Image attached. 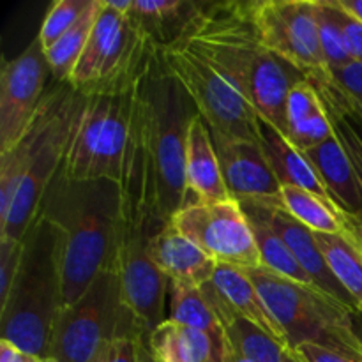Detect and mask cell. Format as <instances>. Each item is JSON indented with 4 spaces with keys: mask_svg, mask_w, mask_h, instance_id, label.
Segmentation results:
<instances>
[{
    "mask_svg": "<svg viewBox=\"0 0 362 362\" xmlns=\"http://www.w3.org/2000/svg\"><path fill=\"white\" fill-rule=\"evenodd\" d=\"M179 41L225 74L255 112L286 136L288 92L306 76L262 42L247 2L200 4Z\"/></svg>",
    "mask_w": 362,
    "mask_h": 362,
    "instance_id": "obj_2",
    "label": "cell"
},
{
    "mask_svg": "<svg viewBox=\"0 0 362 362\" xmlns=\"http://www.w3.org/2000/svg\"><path fill=\"white\" fill-rule=\"evenodd\" d=\"M85 99L73 85L55 83L27 133L0 154L2 240H23L37 218L42 197L66 161Z\"/></svg>",
    "mask_w": 362,
    "mask_h": 362,
    "instance_id": "obj_4",
    "label": "cell"
},
{
    "mask_svg": "<svg viewBox=\"0 0 362 362\" xmlns=\"http://www.w3.org/2000/svg\"><path fill=\"white\" fill-rule=\"evenodd\" d=\"M262 300L278 322L290 350L304 343L324 346L362 362V346L346 304L315 285H303L269 269H247Z\"/></svg>",
    "mask_w": 362,
    "mask_h": 362,
    "instance_id": "obj_6",
    "label": "cell"
},
{
    "mask_svg": "<svg viewBox=\"0 0 362 362\" xmlns=\"http://www.w3.org/2000/svg\"><path fill=\"white\" fill-rule=\"evenodd\" d=\"M296 356L303 362H359L349 356L334 352V350L324 349V346L311 345V343H304L293 349Z\"/></svg>",
    "mask_w": 362,
    "mask_h": 362,
    "instance_id": "obj_37",
    "label": "cell"
},
{
    "mask_svg": "<svg viewBox=\"0 0 362 362\" xmlns=\"http://www.w3.org/2000/svg\"><path fill=\"white\" fill-rule=\"evenodd\" d=\"M223 362H251L243 354L237 352L232 345L225 339V350H223Z\"/></svg>",
    "mask_w": 362,
    "mask_h": 362,
    "instance_id": "obj_41",
    "label": "cell"
},
{
    "mask_svg": "<svg viewBox=\"0 0 362 362\" xmlns=\"http://www.w3.org/2000/svg\"><path fill=\"white\" fill-rule=\"evenodd\" d=\"M99 2L101 0H92L90 6L87 7L80 20L76 21L74 27H71L55 45L49 49H46V60H48L52 76L55 78L57 83H67L87 46L90 32L94 28L95 18H98Z\"/></svg>",
    "mask_w": 362,
    "mask_h": 362,
    "instance_id": "obj_29",
    "label": "cell"
},
{
    "mask_svg": "<svg viewBox=\"0 0 362 362\" xmlns=\"http://www.w3.org/2000/svg\"><path fill=\"white\" fill-rule=\"evenodd\" d=\"M339 7L362 23V0H338Z\"/></svg>",
    "mask_w": 362,
    "mask_h": 362,
    "instance_id": "obj_40",
    "label": "cell"
},
{
    "mask_svg": "<svg viewBox=\"0 0 362 362\" xmlns=\"http://www.w3.org/2000/svg\"><path fill=\"white\" fill-rule=\"evenodd\" d=\"M265 207H267V218L271 221V226L285 240L288 250L292 251L300 267L310 276L315 286L324 290L325 293L332 296L334 299L341 300L350 310L357 311L352 297L339 285L338 279L334 278V274L329 269L327 262H325L324 255L318 247L317 239H315V233L304 225H300L296 218H292L279 204H265Z\"/></svg>",
    "mask_w": 362,
    "mask_h": 362,
    "instance_id": "obj_18",
    "label": "cell"
},
{
    "mask_svg": "<svg viewBox=\"0 0 362 362\" xmlns=\"http://www.w3.org/2000/svg\"><path fill=\"white\" fill-rule=\"evenodd\" d=\"M258 141L265 152L269 165L274 170L281 186H297L318 194L329 204H334L318 177L317 170L303 151L296 147L281 131L258 115ZM336 205V204H334ZM338 207V205H336Z\"/></svg>",
    "mask_w": 362,
    "mask_h": 362,
    "instance_id": "obj_21",
    "label": "cell"
},
{
    "mask_svg": "<svg viewBox=\"0 0 362 362\" xmlns=\"http://www.w3.org/2000/svg\"><path fill=\"white\" fill-rule=\"evenodd\" d=\"M163 228L148 223H126L115 267L124 304L151 332L168 320L165 308L170 281L148 257V243Z\"/></svg>",
    "mask_w": 362,
    "mask_h": 362,
    "instance_id": "obj_13",
    "label": "cell"
},
{
    "mask_svg": "<svg viewBox=\"0 0 362 362\" xmlns=\"http://www.w3.org/2000/svg\"><path fill=\"white\" fill-rule=\"evenodd\" d=\"M46 362H60V361H57V359H52V357H49V359H46Z\"/></svg>",
    "mask_w": 362,
    "mask_h": 362,
    "instance_id": "obj_45",
    "label": "cell"
},
{
    "mask_svg": "<svg viewBox=\"0 0 362 362\" xmlns=\"http://www.w3.org/2000/svg\"><path fill=\"white\" fill-rule=\"evenodd\" d=\"M0 362H46V359L21 352L11 343L0 339Z\"/></svg>",
    "mask_w": 362,
    "mask_h": 362,
    "instance_id": "obj_38",
    "label": "cell"
},
{
    "mask_svg": "<svg viewBox=\"0 0 362 362\" xmlns=\"http://www.w3.org/2000/svg\"><path fill=\"white\" fill-rule=\"evenodd\" d=\"M151 332L145 329L113 339L108 346L106 362H156L148 345Z\"/></svg>",
    "mask_w": 362,
    "mask_h": 362,
    "instance_id": "obj_33",
    "label": "cell"
},
{
    "mask_svg": "<svg viewBox=\"0 0 362 362\" xmlns=\"http://www.w3.org/2000/svg\"><path fill=\"white\" fill-rule=\"evenodd\" d=\"M200 9L197 2L180 0H134L129 16L145 37L158 49L172 46L186 32L187 25Z\"/></svg>",
    "mask_w": 362,
    "mask_h": 362,
    "instance_id": "obj_24",
    "label": "cell"
},
{
    "mask_svg": "<svg viewBox=\"0 0 362 362\" xmlns=\"http://www.w3.org/2000/svg\"><path fill=\"white\" fill-rule=\"evenodd\" d=\"M90 2L92 0H57L49 6L37 34L45 52L52 48L71 27L76 25Z\"/></svg>",
    "mask_w": 362,
    "mask_h": 362,
    "instance_id": "obj_31",
    "label": "cell"
},
{
    "mask_svg": "<svg viewBox=\"0 0 362 362\" xmlns=\"http://www.w3.org/2000/svg\"><path fill=\"white\" fill-rule=\"evenodd\" d=\"M283 362H303V361L296 356V352H293V350L286 349L285 356H283Z\"/></svg>",
    "mask_w": 362,
    "mask_h": 362,
    "instance_id": "obj_43",
    "label": "cell"
},
{
    "mask_svg": "<svg viewBox=\"0 0 362 362\" xmlns=\"http://www.w3.org/2000/svg\"><path fill=\"white\" fill-rule=\"evenodd\" d=\"M317 20L322 53L329 69H339L354 62L336 18L332 0H317Z\"/></svg>",
    "mask_w": 362,
    "mask_h": 362,
    "instance_id": "obj_30",
    "label": "cell"
},
{
    "mask_svg": "<svg viewBox=\"0 0 362 362\" xmlns=\"http://www.w3.org/2000/svg\"><path fill=\"white\" fill-rule=\"evenodd\" d=\"M156 53L158 48L129 14L101 0L90 37L67 83L85 95L126 90L144 78Z\"/></svg>",
    "mask_w": 362,
    "mask_h": 362,
    "instance_id": "obj_8",
    "label": "cell"
},
{
    "mask_svg": "<svg viewBox=\"0 0 362 362\" xmlns=\"http://www.w3.org/2000/svg\"><path fill=\"white\" fill-rule=\"evenodd\" d=\"M251 23L262 42L313 85H327L331 69L318 35L317 0H250Z\"/></svg>",
    "mask_w": 362,
    "mask_h": 362,
    "instance_id": "obj_11",
    "label": "cell"
},
{
    "mask_svg": "<svg viewBox=\"0 0 362 362\" xmlns=\"http://www.w3.org/2000/svg\"><path fill=\"white\" fill-rule=\"evenodd\" d=\"M106 356H108V349H106L105 352H101V356H99L94 362H106Z\"/></svg>",
    "mask_w": 362,
    "mask_h": 362,
    "instance_id": "obj_44",
    "label": "cell"
},
{
    "mask_svg": "<svg viewBox=\"0 0 362 362\" xmlns=\"http://www.w3.org/2000/svg\"><path fill=\"white\" fill-rule=\"evenodd\" d=\"M148 345L156 362H223L225 350V343H216L205 332L173 320L158 325Z\"/></svg>",
    "mask_w": 362,
    "mask_h": 362,
    "instance_id": "obj_23",
    "label": "cell"
},
{
    "mask_svg": "<svg viewBox=\"0 0 362 362\" xmlns=\"http://www.w3.org/2000/svg\"><path fill=\"white\" fill-rule=\"evenodd\" d=\"M138 329L148 331L124 304L117 269L105 271L80 299L62 308L53 327L49 357L60 362H94L113 339Z\"/></svg>",
    "mask_w": 362,
    "mask_h": 362,
    "instance_id": "obj_9",
    "label": "cell"
},
{
    "mask_svg": "<svg viewBox=\"0 0 362 362\" xmlns=\"http://www.w3.org/2000/svg\"><path fill=\"white\" fill-rule=\"evenodd\" d=\"M352 322H354V331H356L357 338H359L361 346H362V311H354Z\"/></svg>",
    "mask_w": 362,
    "mask_h": 362,
    "instance_id": "obj_42",
    "label": "cell"
},
{
    "mask_svg": "<svg viewBox=\"0 0 362 362\" xmlns=\"http://www.w3.org/2000/svg\"><path fill=\"white\" fill-rule=\"evenodd\" d=\"M148 257L170 283L198 288L212 281L218 265L172 223L152 237Z\"/></svg>",
    "mask_w": 362,
    "mask_h": 362,
    "instance_id": "obj_17",
    "label": "cell"
},
{
    "mask_svg": "<svg viewBox=\"0 0 362 362\" xmlns=\"http://www.w3.org/2000/svg\"><path fill=\"white\" fill-rule=\"evenodd\" d=\"M345 218V233L357 244V247L362 253V216H356V218H350V216H343Z\"/></svg>",
    "mask_w": 362,
    "mask_h": 362,
    "instance_id": "obj_39",
    "label": "cell"
},
{
    "mask_svg": "<svg viewBox=\"0 0 362 362\" xmlns=\"http://www.w3.org/2000/svg\"><path fill=\"white\" fill-rule=\"evenodd\" d=\"M315 239L334 278L362 311V253L357 244L346 233H315Z\"/></svg>",
    "mask_w": 362,
    "mask_h": 362,
    "instance_id": "obj_27",
    "label": "cell"
},
{
    "mask_svg": "<svg viewBox=\"0 0 362 362\" xmlns=\"http://www.w3.org/2000/svg\"><path fill=\"white\" fill-rule=\"evenodd\" d=\"M52 73L37 37L0 71V154L13 148L27 133L46 95Z\"/></svg>",
    "mask_w": 362,
    "mask_h": 362,
    "instance_id": "obj_14",
    "label": "cell"
},
{
    "mask_svg": "<svg viewBox=\"0 0 362 362\" xmlns=\"http://www.w3.org/2000/svg\"><path fill=\"white\" fill-rule=\"evenodd\" d=\"M279 204L300 225L315 233H345V218L334 204L297 186H281Z\"/></svg>",
    "mask_w": 362,
    "mask_h": 362,
    "instance_id": "obj_28",
    "label": "cell"
},
{
    "mask_svg": "<svg viewBox=\"0 0 362 362\" xmlns=\"http://www.w3.org/2000/svg\"><path fill=\"white\" fill-rule=\"evenodd\" d=\"M23 255V240L0 239V303L9 293Z\"/></svg>",
    "mask_w": 362,
    "mask_h": 362,
    "instance_id": "obj_35",
    "label": "cell"
},
{
    "mask_svg": "<svg viewBox=\"0 0 362 362\" xmlns=\"http://www.w3.org/2000/svg\"><path fill=\"white\" fill-rule=\"evenodd\" d=\"M39 214L62 232V293L67 308L101 272L117 267L124 237L122 186L115 180H74L60 172L42 197Z\"/></svg>",
    "mask_w": 362,
    "mask_h": 362,
    "instance_id": "obj_3",
    "label": "cell"
},
{
    "mask_svg": "<svg viewBox=\"0 0 362 362\" xmlns=\"http://www.w3.org/2000/svg\"><path fill=\"white\" fill-rule=\"evenodd\" d=\"M223 179L237 202L279 204L281 182L258 140H228L212 133ZM281 205V204H279Z\"/></svg>",
    "mask_w": 362,
    "mask_h": 362,
    "instance_id": "obj_15",
    "label": "cell"
},
{
    "mask_svg": "<svg viewBox=\"0 0 362 362\" xmlns=\"http://www.w3.org/2000/svg\"><path fill=\"white\" fill-rule=\"evenodd\" d=\"M331 78L349 103L354 117L362 124V62H350L339 69H331Z\"/></svg>",
    "mask_w": 362,
    "mask_h": 362,
    "instance_id": "obj_34",
    "label": "cell"
},
{
    "mask_svg": "<svg viewBox=\"0 0 362 362\" xmlns=\"http://www.w3.org/2000/svg\"><path fill=\"white\" fill-rule=\"evenodd\" d=\"M186 182L189 204H218L233 200L223 179L212 133L200 115H194L187 131Z\"/></svg>",
    "mask_w": 362,
    "mask_h": 362,
    "instance_id": "obj_16",
    "label": "cell"
},
{
    "mask_svg": "<svg viewBox=\"0 0 362 362\" xmlns=\"http://www.w3.org/2000/svg\"><path fill=\"white\" fill-rule=\"evenodd\" d=\"M170 315L168 320L179 322L187 327L198 329L211 336L216 343H225V331L216 311L214 300L207 288L170 283Z\"/></svg>",
    "mask_w": 362,
    "mask_h": 362,
    "instance_id": "obj_26",
    "label": "cell"
},
{
    "mask_svg": "<svg viewBox=\"0 0 362 362\" xmlns=\"http://www.w3.org/2000/svg\"><path fill=\"white\" fill-rule=\"evenodd\" d=\"M170 223L216 264L244 271L264 267L253 230L237 200L184 205Z\"/></svg>",
    "mask_w": 362,
    "mask_h": 362,
    "instance_id": "obj_12",
    "label": "cell"
},
{
    "mask_svg": "<svg viewBox=\"0 0 362 362\" xmlns=\"http://www.w3.org/2000/svg\"><path fill=\"white\" fill-rule=\"evenodd\" d=\"M140 81L126 90L85 95L62 165L69 179H108L122 184Z\"/></svg>",
    "mask_w": 362,
    "mask_h": 362,
    "instance_id": "obj_7",
    "label": "cell"
},
{
    "mask_svg": "<svg viewBox=\"0 0 362 362\" xmlns=\"http://www.w3.org/2000/svg\"><path fill=\"white\" fill-rule=\"evenodd\" d=\"M62 250V232L37 214L23 237L20 269L0 303L4 341L41 359L49 357L53 327L64 306Z\"/></svg>",
    "mask_w": 362,
    "mask_h": 362,
    "instance_id": "obj_5",
    "label": "cell"
},
{
    "mask_svg": "<svg viewBox=\"0 0 362 362\" xmlns=\"http://www.w3.org/2000/svg\"><path fill=\"white\" fill-rule=\"evenodd\" d=\"M158 52L211 133L228 140H258V113L225 74L180 41Z\"/></svg>",
    "mask_w": 362,
    "mask_h": 362,
    "instance_id": "obj_10",
    "label": "cell"
},
{
    "mask_svg": "<svg viewBox=\"0 0 362 362\" xmlns=\"http://www.w3.org/2000/svg\"><path fill=\"white\" fill-rule=\"evenodd\" d=\"M343 216H362V187L338 136L304 152Z\"/></svg>",
    "mask_w": 362,
    "mask_h": 362,
    "instance_id": "obj_20",
    "label": "cell"
},
{
    "mask_svg": "<svg viewBox=\"0 0 362 362\" xmlns=\"http://www.w3.org/2000/svg\"><path fill=\"white\" fill-rule=\"evenodd\" d=\"M325 108H327L329 117L332 120L336 136H338V140L345 147L346 154H349L350 161H352L354 172H356L362 187V134L357 129V122L359 120L354 115H350V113L343 112V110L334 108V106L325 105Z\"/></svg>",
    "mask_w": 362,
    "mask_h": 362,
    "instance_id": "obj_32",
    "label": "cell"
},
{
    "mask_svg": "<svg viewBox=\"0 0 362 362\" xmlns=\"http://www.w3.org/2000/svg\"><path fill=\"white\" fill-rule=\"evenodd\" d=\"M216 296L223 304L237 317L250 320L251 324L258 325L262 331L271 334L279 343L286 346V338L283 334L278 322L272 318L271 311L262 300L260 293L255 288L253 281L246 274L244 269L233 267V265L218 264L216 265L214 276L211 281ZM288 349V346H286Z\"/></svg>",
    "mask_w": 362,
    "mask_h": 362,
    "instance_id": "obj_22",
    "label": "cell"
},
{
    "mask_svg": "<svg viewBox=\"0 0 362 362\" xmlns=\"http://www.w3.org/2000/svg\"><path fill=\"white\" fill-rule=\"evenodd\" d=\"M332 6H334L336 18H338L339 27H341L350 57H352L354 62H362V23L352 14L346 13L345 9H341L338 0H332Z\"/></svg>",
    "mask_w": 362,
    "mask_h": 362,
    "instance_id": "obj_36",
    "label": "cell"
},
{
    "mask_svg": "<svg viewBox=\"0 0 362 362\" xmlns=\"http://www.w3.org/2000/svg\"><path fill=\"white\" fill-rule=\"evenodd\" d=\"M239 204L246 214L247 221H250L251 230H253L264 267L283 276V278L303 283V285H315L310 276L306 274V271L300 267L299 262L296 260L285 240L271 226L265 202H239Z\"/></svg>",
    "mask_w": 362,
    "mask_h": 362,
    "instance_id": "obj_25",
    "label": "cell"
},
{
    "mask_svg": "<svg viewBox=\"0 0 362 362\" xmlns=\"http://www.w3.org/2000/svg\"><path fill=\"white\" fill-rule=\"evenodd\" d=\"M197 106L159 52L138 87L133 134L122 180L124 216L168 225L186 205L187 131Z\"/></svg>",
    "mask_w": 362,
    "mask_h": 362,
    "instance_id": "obj_1",
    "label": "cell"
},
{
    "mask_svg": "<svg viewBox=\"0 0 362 362\" xmlns=\"http://www.w3.org/2000/svg\"><path fill=\"white\" fill-rule=\"evenodd\" d=\"M334 136L324 98L308 78L297 81L286 99V138L306 152Z\"/></svg>",
    "mask_w": 362,
    "mask_h": 362,
    "instance_id": "obj_19",
    "label": "cell"
}]
</instances>
